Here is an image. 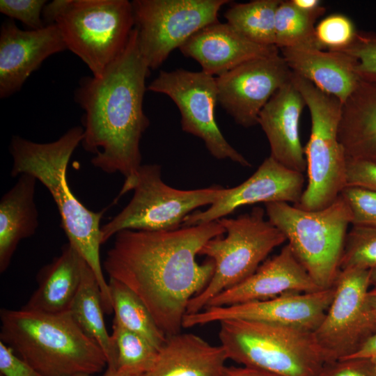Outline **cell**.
<instances>
[{
  "label": "cell",
  "mask_w": 376,
  "mask_h": 376,
  "mask_svg": "<svg viewBox=\"0 0 376 376\" xmlns=\"http://www.w3.org/2000/svg\"><path fill=\"white\" fill-rule=\"evenodd\" d=\"M224 233L218 221L171 230H122L103 268L142 300L167 337L181 332L189 301L214 274V261L199 264L196 256L208 240Z\"/></svg>",
  "instance_id": "cell-1"
},
{
  "label": "cell",
  "mask_w": 376,
  "mask_h": 376,
  "mask_svg": "<svg viewBox=\"0 0 376 376\" xmlns=\"http://www.w3.org/2000/svg\"><path fill=\"white\" fill-rule=\"evenodd\" d=\"M150 73L134 26L125 49L102 75L82 77L75 91V101L84 111L81 143L94 154L95 167L124 176L120 196L132 190L142 165L140 141L150 125L143 104Z\"/></svg>",
  "instance_id": "cell-2"
},
{
  "label": "cell",
  "mask_w": 376,
  "mask_h": 376,
  "mask_svg": "<svg viewBox=\"0 0 376 376\" xmlns=\"http://www.w3.org/2000/svg\"><path fill=\"white\" fill-rule=\"evenodd\" d=\"M83 136L84 128L81 126L71 127L57 140L48 143L13 136L9 146L13 158L11 175L30 174L49 191L68 242L93 272L101 290L104 311L111 314L112 301L100 254L102 244L100 220L104 210L96 212L88 209L73 194L67 182L68 162Z\"/></svg>",
  "instance_id": "cell-3"
},
{
  "label": "cell",
  "mask_w": 376,
  "mask_h": 376,
  "mask_svg": "<svg viewBox=\"0 0 376 376\" xmlns=\"http://www.w3.org/2000/svg\"><path fill=\"white\" fill-rule=\"evenodd\" d=\"M0 340L42 376L94 375L107 366L99 345L70 312L1 309Z\"/></svg>",
  "instance_id": "cell-4"
},
{
  "label": "cell",
  "mask_w": 376,
  "mask_h": 376,
  "mask_svg": "<svg viewBox=\"0 0 376 376\" xmlns=\"http://www.w3.org/2000/svg\"><path fill=\"white\" fill-rule=\"evenodd\" d=\"M228 359L279 376H318L327 362L313 333L244 320L219 322Z\"/></svg>",
  "instance_id": "cell-5"
},
{
  "label": "cell",
  "mask_w": 376,
  "mask_h": 376,
  "mask_svg": "<svg viewBox=\"0 0 376 376\" xmlns=\"http://www.w3.org/2000/svg\"><path fill=\"white\" fill-rule=\"evenodd\" d=\"M268 220L288 240L292 253L322 289L334 285L352 213L340 196L328 207L304 210L285 202L265 204Z\"/></svg>",
  "instance_id": "cell-6"
},
{
  "label": "cell",
  "mask_w": 376,
  "mask_h": 376,
  "mask_svg": "<svg viewBox=\"0 0 376 376\" xmlns=\"http://www.w3.org/2000/svg\"><path fill=\"white\" fill-rule=\"evenodd\" d=\"M265 210L254 207L235 218L217 220L226 236L208 240L199 252L214 263V272L207 286L189 302L187 314L198 313L218 294L246 279L277 246L287 240L265 219Z\"/></svg>",
  "instance_id": "cell-7"
},
{
  "label": "cell",
  "mask_w": 376,
  "mask_h": 376,
  "mask_svg": "<svg viewBox=\"0 0 376 376\" xmlns=\"http://www.w3.org/2000/svg\"><path fill=\"white\" fill-rule=\"evenodd\" d=\"M292 81L304 99L311 122L309 140L304 147L308 183L293 205L320 210L333 203L346 186L347 157L338 139L343 104L294 72Z\"/></svg>",
  "instance_id": "cell-8"
},
{
  "label": "cell",
  "mask_w": 376,
  "mask_h": 376,
  "mask_svg": "<svg viewBox=\"0 0 376 376\" xmlns=\"http://www.w3.org/2000/svg\"><path fill=\"white\" fill-rule=\"evenodd\" d=\"M54 24L67 49L96 77L123 52L135 26L127 0H68Z\"/></svg>",
  "instance_id": "cell-9"
},
{
  "label": "cell",
  "mask_w": 376,
  "mask_h": 376,
  "mask_svg": "<svg viewBox=\"0 0 376 376\" xmlns=\"http://www.w3.org/2000/svg\"><path fill=\"white\" fill-rule=\"evenodd\" d=\"M228 189L213 185L196 189H178L163 181L160 165L142 164L132 188V199L118 214L101 226L102 244L125 230L178 229L194 210L211 205L224 196Z\"/></svg>",
  "instance_id": "cell-10"
},
{
  "label": "cell",
  "mask_w": 376,
  "mask_h": 376,
  "mask_svg": "<svg viewBox=\"0 0 376 376\" xmlns=\"http://www.w3.org/2000/svg\"><path fill=\"white\" fill-rule=\"evenodd\" d=\"M228 0H134L141 54L150 70L158 68L202 28L218 21Z\"/></svg>",
  "instance_id": "cell-11"
},
{
  "label": "cell",
  "mask_w": 376,
  "mask_h": 376,
  "mask_svg": "<svg viewBox=\"0 0 376 376\" xmlns=\"http://www.w3.org/2000/svg\"><path fill=\"white\" fill-rule=\"evenodd\" d=\"M369 270H340L325 315L313 332L327 362L347 359L376 334V313L368 300Z\"/></svg>",
  "instance_id": "cell-12"
},
{
  "label": "cell",
  "mask_w": 376,
  "mask_h": 376,
  "mask_svg": "<svg viewBox=\"0 0 376 376\" xmlns=\"http://www.w3.org/2000/svg\"><path fill=\"white\" fill-rule=\"evenodd\" d=\"M147 91L169 97L180 113L182 130L201 139L217 159H228L242 166L251 163L225 139L216 121L218 103L215 77L185 69L162 70Z\"/></svg>",
  "instance_id": "cell-13"
},
{
  "label": "cell",
  "mask_w": 376,
  "mask_h": 376,
  "mask_svg": "<svg viewBox=\"0 0 376 376\" xmlns=\"http://www.w3.org/2000/svg\"><path fill=\"white\" fill-rule=\"evenodd\" d=\"M334 295L333 285L315 292L288 293L265 300L206 307L198 313L186 314L182 328L237 319L313 333L323 320Z\"/></svg>",
  "instance_id": "cell-14"
},
{
  "label": "cell",
  "mask_w": 376,
  "mask_h": 376,
  "mask_svg": "<svg viewBox=\"0 0 376 376\" xmlns=\"http://www.w3.org/2000/svg\"><path fill=\"white\" fill-rule=\"evenodd\" d=\"M292 76L279 53L246 61L215 77L218 103L237 125L255 126L263 107Z\"/></svg>",
  "instance_id": "cell-15"
},
{
  "label": "cell",
  "mask_w": 376,
  "mask_h": 376,
  "mask_svg": "<svg viewBox=\"0 0 376 376\" xmlns=\"http://www.w3.org/2000/svg\"><path fill=\"white\" fill-rule=\"evenodd\" d=\"M304 183L302 173L289 169L269 156L247 180L228 188L226 194L207 210L189 214L182 226L217 221L247 205L276 202L295 205L303 194Z\"/></svg>",
  "instance_id": "cell-16"
},
{
  "label": "cell",
  "mask_w": 376,
  "mask_h": 376,
  "mask_svg": "<svg viewBox=\"0 0 376 376\" xmlns=\"http://www.w3.org/2000/svg\"><path fill=\"white\" fill-rule=\"evenodd\" d=\"M67 49L56 24L22 30L11 20L0 29V98L22 88L28 77L53 54Z\"/></svg>",
  "instance_id": "cell-17"
},
{
  "label": "cell",
  "mask_w": 376,
  "mask_h": 376,
  "mask_svg": "<svg viewBox=\"0 0 376 376\" xmlns=\"http://www.w3.org/2000/svg\"><path fill=\"white\" fill-rule=\"evenodd\" d=\"M321 289L286 244L246 279L213 297L206 307L228 306Z\"/></svg>",
  "instance_id": "cell-18"
},
{
  "label": "cell",
  "mask_w": 376,
  "mask_h": 376,
  "mask_svg": "<svg viewBox=\"0 0 376 376\" xmlns=\"http://www.w3.org/2000/svg\"><path fill=\"white\" fill-rule=\"evenodd\" d=\"M179 49L185 56L196 61L203 72L214 77L246 61L279 53L276 46L256 44L227 22L219 21L198 31Z\"/></svg>",
  "instance_id": "cell-19"
},
{
  "label": "cell",
  "mask_w": 376,
  "mask_h": 376,
  "mask_svg": "<svg viewBox=\"0 0 376 376\" xmlns=\"http://www.w3.org/2000/svg\"><path fill=\"white\" fill-rule=\"evenodd\" d=\"M304 107V99L291 79L272 95L260 111L258 122L268 140L269 156L302 173L306 170V161L299 122Z\"/></svg>",
  "instance_id": "cell-20"
},
{
  "label": "cell",
  "mask_w": 376,
  "mask_h": 376,
  "mask_svg": "<svg viewBox=\"0 0 376 376\" xmlns=\"http://www.w3.org/2000/svg\"><path fill=\"white\" fill-rule=\"evenodd\" d=\"M279 51L292 72L336 97L343 104L360 81L354 59L345 52L313 48H283Z\"/></svg>",
  "instance_id": "cell-21"
},
{
  "label": "cell",
  "mask_w": 376,
  "mask_h": 376,
  "mask_svg": "<svg viewBox=\"0 0 376 376\" xmlns=\"http://www.w3.org/2000/svg\"><path fill=\"white\" fill-rule=\"evenodd\" d=\"M227 359L221 345L180 332L166 337L154 366L144 376H222Z\"/></svg>",
  "instance_id": "cell-22"
},
{
  "label": "cell",
  "mask_w": 376,
  "mask_h": 376,
  "mask_svg": "<svg viewBox=\"0 0 376 376\" xmlns=\"http://www.w3.org/2000/svg\"><path fill=\"white\" fill-rule=\"evenodd\" d=\"M87 263L69 242L38 274V286L23 309L45 313L68 312Z\"/></svg>",
  "instance_id": "cell-23"
},
{
  "label": "cell",
  "mask_w": 376,
  "mask_h": 376,
  "mask_svg": "<svg viewBox=\"0 0 376 376\" xmlns=\"http://www.w3.org/2000/svg\"><path fill=\"white\" fill-rule=\"evenodd\" d=\"M338 139L347 157L376 164V82L360 80L343 104Z\"/></svg>",
  "instance_id": "cell-24"
},
{
  "label": "cell",
  "mask_w": 376,
  "mask_h": 376,
  "mask_svg": "<svg viewBox=\"0 0 376 376\" xmlns=\"http://www.w3.org/2000/svg\"><path fill=\"white\" fill-rule=\"evenodd\" d=\"M37 180L23 173L0 201V272H4L19 242L32 236L38 226L34 201Z\"/></svg>",
  "instance_id": "cell-25"
},
{
  "label": "cell",
  "mask_w": 376,
  "mask_h": 376,
  "mask_svg": "<svg viewBox=\"0 0 376 376\" xmlns=\"http://www.w3.org/2000/svg\"><path fill=\"white\" fill-rule=\"evenodd\" d=\"M69 312L81 330L99 345L105 355L107 369L117 370L116 349L105 326L101 290L88 265Z\"/></svg>",
  "instance_id": "cell-26"
},
{
  "label": "cell",
  "mask_w": 376,
  "mask_h": 376,
  "mask_svg": "<svg viewBox=\"0 0 376 376\" xmlns=\"http://www.w3.org/2000/svg\"><path fill=\"white\" fill-rule=\"evenodd\" d=\"M108 284L114 313L113 322L143 336L159 350L166 336L157 326L145 304L121 282L109 278Z\"/></svg>",
  "instance_id": "cell-27"
},
{
  "label": "cell",
  "mask_w": 376,
  "mask_h": 376,
  "mask_svg": "<svg viewBox=\"0 0 376 376\" xmlns=\"http://www.w3.org/2000/svg\"><path fill=\"white\" fill-rule=\"evenodd\" d=\"M281 0L230 3L224 13L227 23L251 42L275 46L276 12Z\"/></svg>",
  "instance_id": "cell-28"
},
{
  "label": "cell",
  "mask_w": 376,
  "mask_h": 376,
  "mask_svg": "<svg viewBox=\"0 0 376 376\" xmlns=\"http://www.w3.org/2000/svg\"><path fill=\"white\" fill-rule=\"evenodd\" d=\"M325 10L326 8L322 6L315 11L306 12L295 6L290 0H281L276 12L275 46L279 49H320L315 38V24Z\"/></svg>",
  "instance_id": "cell-29"
},
{
  "label": "cell",
  "mask_w": 376,
  "mask_h": 376,
  "mask_svg": "<svg viewBox=\"0 0 376 376\" xmlns=\"http://www.w3.org/2000/svg\"><path fill=\"white\" fill-rule=\"evenodd\" d=\"M111 335L117 352V369L145 374L152 368L159 350L145 338L113 322Z\"/></svg>",
  "instance_id": "cell-30"
},
{
  "label": "cell",
  "mask_w": 376,
  "mask_h": 376,
  "mask_svg": "<svg viewBox=\"0 0 376 376\" xmlns=\"http://www.w3.org/2000/svg\"><path fill=\"white\" fill-rule=\"evenodd\" d=\"M376 267V227L352 226L347 232L340 270H370Z\"/></svg>",
  "instance_id": "cell-31"
},
{
  "label": "cell",
  "mask_w": 376,
  "mask_h": 376,
  "mask_svg": "<svg viewBox=\"0 0 376 376\" xmlns=\"http://www.w3.org/2000/svg\"><path fill=\"white\" fill-rule=\"evenodd\" d=\"M357 31L347 16L336 13L322 19L315 29L317 42L320 49L340 51L354 40Z\"/></svg>",
  "instance_id": "cell-32"
},
{
  "label": "cell",
  "mask_w": 376,
  "mask_h": 376,
  "mask_svg": "<svg viewBox=\"0 0 376 376\" xmlns=\"http://www.w3.org/2000/svg\"><path fill=\"white\" fill-rule=\"evenodd\" d=\"M339 52L355 61V71L360 80L376 82V33L357 31L352 42Z\"/></svg>",
  "instance_id": "cell-33"
},
{
  "label": "cell",
  "mask_w": 376,
  "mask_h": 376,
  "mask_svg": "<svg viewBox=\"0 0 376 376\" xmlns=\"http://www.w3.org/2000/svg\"><path fill=\"white\" fill-rule=\"evenodd\" d=\"M340 195L350 209L352 226L376 227V191L345 187Z\"/></svg>",
  "instance_id": "cell-34"
},
{
  "label": "cell",
  "mask_w": 376,
  "mask_h": 376,
  "mask_svg": "<svg viewBox=\"0 0 376 376\" xmlns=\"http://www.w3.org/2000/svg\"><path fill=\"white\" fill-rule=\"evenodd\" d=\"M45 0H1L0 12L29 27L38 30L45 26L42 14Z\"/></svg>",
  "instance_id": "cell-35"
},
{
  "label": "cell",
  "mask_w": 376,
  "mask_h": 376,
  "mask_svg": "<svg viewBox=\"0 0 376 376\" xmlns=\"http://www.w3.org/2000/svg\"><path fill=\"white\" fill-rule=\"evenodd\" d=\"M318 376H376V368L369 358L338 359L325 363Z\"/></svg>",
  "instance_id": "cell-36"
},
{
  "label": "cell",
  "mask_w": 376,
  "mask_h": 376,
  "mask_svg": "<svg viewBox=\"0 0 376 376\" xmlns=\"http://www.w3.org/2000/svg\"><path fill=\"white\" fill-rule=\"evenodd\" d=\"M376 191V164L347 157L346 186Z\"/></svg>",
  "instance_id": "cell-37"
},
{
  "label": "cell",
  "mask_w": 376,
  "mask_h": 376,
  "mask_svg": "<svg viewBox=\"0 0 376 376\" xmlns=\"http://www.w3.org/2000/svg\"><path fill=\"white\" fill-rule=\"evenodd\" d=\"M0 373L3 376H42L1 340Z\"/></svg>",
  "instance_id": "cell-38"
},
{
  "label": "cell",
  "mask_w": 376,
  "mask_h": 376,
  "mask_svg": "<svg viewBox=\"0 0 376 376\" xmlns=\"http://www.w3.org/2000/svg\"><path fill=\"white\" fill-rule=\"evenodd\" d=\"M222 376H279L272 373L249 366L225 367Z\"/></svg>",
  "instance_id": "cell-39"
},
{
  "label": "cell",
  "mask_w": 376,
  "mask_h": 376,
  "mask_svg": "<svg viewBox=\"0 0 376 376\" xmlns=\"http://www.w3.org/2000/svg\"><path fill=\"white\" fill-rule=\"evenodd\" d=\"M350 358H376V334L359 350L347 359Z\"/></svg>",
  "instance_id": "cell-40"
},
{
  "label": "cell",
  "mask_w": 376,
  "mask_h": 376,
  "mask_svg": "<svg viewBox=\"0 0 376 376\" xmlns=\"http://www.w3.org/2000/svg\"><path fill=\"white\" fill-rule=\"evenodd\" d=\"M290 1L297 8L306 12H313L322 7L321 1L319 0H290Z\"/></svg>",
  "instance_id": "cell-41"
},
{
  "label": "cell",
  "mask_w": 376,
  "mask_h": 376,
  "mask_svg": "<svg viewBox=\"0 0 376 376\" xmlns=\"http://www.w3.org/2000/svg\"><path fill=\"white\" fill-rule=\"evenodd\" d=\"M102 376H144V374L124 369H117L115 370L107 369Z\"/></svg>",
  "instance_id": "cell-42"
},
{
  "label": "cell",
  "mask_w": 376,
  "mask_h": 376,
  "mask_svg": "<svg viewBox=\"0 0 376 376\" xmlns=\"http://www.w3.org/2000/svg\"><path fill=\"white\" fill-rule=\"evenodd\" d=\"M368 300L370 307L376 313V289L374 288L372 290H369Z\"/></svg>",
  "instance_id": "cell-43"
},
{
  "label": "cell",
  "mask_w": 376,
  "mask_h": 376,
  "mask_svg": "<svg viewBox=\"0 0 376 376\" xmlns=\"http://www.w3.org/2000/svg\"><path fill=\"white\" fill-rule=\"evenodd\" d=\"M370 285L376 289V267L369 270Z\"/></svg>",
  "instance_id": "cell-44"
},
{
  "label": "cell",
  "mask_w": 376,
  "mask_h": 376,
  "mask_svg": "<svg viewBox=\"0 0 376 376\" xmlns=\"http://www.w3.org/2000/svg\"><path fill=\"white\" fill-rule=\"evenodd\" d=\"M72 376H93V375H90V374H86V373H79V374L74 375Z\"/></svg>",
  "instance_id": "cell-45"
},
{
  "label": "cell",
  "mask_w": 376,
  "mask_h": 376,
  "mask_svg": "<svg viewBox=\"0 0 376 376\" xmlns=\"http://www.w3.org/2000/svg\"><path fill=\"white\" fill-rule=\"evenodd\" d=\"M372 359L373 360L374 363L375 365V368H376V358H373Z\"/></svg>",
  "instance_id": "cell-46"
},
{
  "label": "cell",
  "mask_w": 376,
  "mask_h": 376,
  "mask_svg": "<svg viewBox=\"0 0 376 376\" xmlns=\"http://www.w3.org/2000/svg\"><path fill=\"white\" fill-rule=\"evenodd\" d=\"M0 376H3V375H2L0 374Z\"/></svg>",
  "instance_id": "cell-47"
}]
</instances>
